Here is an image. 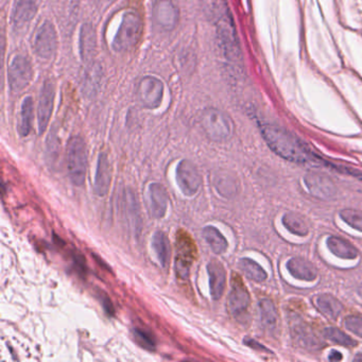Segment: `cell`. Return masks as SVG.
<instances>
[{
  "label": "cell",
  "instance_id": "1",
  "mask_svg": "<svg viewBox=\"0 0 362 362\" xmlns=\"http://www.w3.org/2000/svg\"><path fill=\"white\" fill-rule=\"evenodd\" d=\"M262 137L267 145L284 159L297 163H320L319 157L302 143L301 140L287 131L272 124H260Z\"/></svg>",
  "mask_w": 362,
  "mask_h": 362
},
{
  "label": "cell",
  "instance_id": "2",
  "mask_svg": "<svg viewBox=\"0 0 362 362\" xmlns=\"http://www.w3.org/2000/svg\"><path fill=\"white\" fill-rule=\"evenodd\" d=\"M144 23L135 10H128L122 16L120 29L115 35L112 48L116 52H128L134 49L143 38Z\"/></svg>",
  "mask_w": 362,
  "mask_h": 362
},
{
  "label": "cell",
  "instance_id": "3",
  "mask_svg": "<svg viewBox=\"0 0 362 362\" xmlns=\"http://www.w3.org/2000/svg\"><path fill=\"white\" fill-rule=\"evenodd\" d=\"M200 124L205 135L213 142H225L234 133L233 120L219 109H205L202 112Z\"/></svg>",
  "mask_w": 362,
  "mask_h": 362
},
{
  "label": "cell",
  "instance_id": "4",
  "mask_svg": "<svg viewBox=\"0 0 362 362\" xmlns=\"http://www.w3.org/2000/svg\"><path fill=\"white\" fill-rule=\"evenodd\" d=\"M67 170L70 181L76 186H82L87 180V150L84 139L73 136L67 144Z\"/></svg>",
  "mask_w": 362,
  "mask_h": 362
},
{
  "label": "cell",
  "instance_id": "5",
  "mask_svg": "<svg viewBox=\"0 0 362 362\" xmlns=\"http://www.w3.org/2000/svg\"><path fill=\"white\" fill-rule=\"evenodd\" d=\"M217 38L220 50L229 63L236 65L240 61V50L236 32L231 21L227 17H222L217 23Z\"/></svg>",
  "mask_w": 362,
  "mask_h": 362
},
{
  "label": "cell",
  "instance_id": "6",
  "mask_svg": "<svg viewBox=\"0 0 362 362\" xmlns=\"http://www.w3.org/2000/svg\"><path fill=\"white\" fill-rule=\"evenodd\" d=\"M33 79V68L30 60L23 54L12 58L8 69V81L12 93H21L26 89Z\"/></svg>",
  "mask_w": 362,
  "mask_h": 362
},
{
  "label": "cell",
  "instance_id": "7",
  "mask_svg": "<svg viewBox=\"0 0 362 362\" xmlns=\"http://www.w3.org/2000/svg\"><path fill=\"white\" fill-rule=\"evenodd\" d=\"M32 48L35 54L45 60H50L58 49V34L54 23L45 21L41 23L33 36Z\"/></svg>",
  "mask_w": 362,
  "mask_h": 362
},
{
  "label": "cell",
  "instance_id": "8",
  "mask_svg": "<svg viewBox=\"0 0 362 362\" xmlns=\"http://www.w3.org/2000/svg\"><path fill=\"white\" fill-rule=\"evenodd\" d=\"M138 101L144 108L155 110L161 104L163 98V84L159 78L146 76L138 82L136 89Z\"/></svg>",
  "mask_w": 362,
  "mask_h": 362
},
{
  "label": "cell",
  "instance_id": "9",
  "mask_svg": "<svg viewBox=\"0 0 362 362\" xmlns=\"http://www.w3.org/2000/svg\"><path fill=\"white\" fill-rule=\"evenodd\" d=\"M175 178L185 196H194L201 187V174L199 172L196 165L187 159H183L179 163L175 170Z\"/></svg>",
  "mask_w": 362,
  "mask_h": 362
},
{
  "label": "cell",
  "instance_id": "10",
  "mask_svg": "<svg viewBox=\"0 0 362 362\" xmlns=\"http://www.w3.org/2000/svg\"><path fill=\"white\" fill-rule=\"evenodd\" d=\"M152 19L161 30L172 31L180 21V10L172 0H157L152 7Z\"/></svg>",
  "mask_w": 362,
  "mask_h": 362
},
{
  "label": "cell",
  "instance_id": "11",
  "mask_svg": "<svg viewBox=\"0 0 362 362\" xmlns=\"http://www.w3.org/2000/svg\"><path fill=\"white\" fill-rule=\"evenodd\" d=\"M54 96L56 89L52 80H46L41 91L40 99L38 105V133L43 134L46 131L47 126L49 124L54 110Z\"/></svg>",
  "mask_w": 362,
  "mask_h": 362
},
{
  "label": "cell",
  "instance_id": "12",
  "mask_svg": "<svg viewBox=\"0 0 362 362\" xmlns=\"http://www.w3.org/2000/svg\"><path fill=\"white\" fill-rule=\"evenodd\" d=\"M304 182L308 188L309 192L315 198L327 200L336 194V186L332 179L328 178L327 175L309 172L304 177Z\"/></svg>",
  "mask_w": 362,
  "mask_h": 362
},
{
  "label": "cell",
  "instance_id": "13",
  "mask_svg": "<svg viewBox=\"0 0 362 362\" xmlns=\"http://www.w3.org/2000/svg\"><path fill=\"white\" fill-rule=\"evenodd\" d=\"M250 302L248 290L245 289L240 280L238 278L233 280L229 297V309L231 315L236 319H240L248 311Z\"/></svg>",
  "mask_w": 362,
  "mask_h": 362
},
{
  "label": "cell",
  "instance_id": "14",
  "mask_svg": "<svg viewBox=\"0 0 362 362\" xmlns=\"http://www.w3.org/2000/svg\"><path fill=\"white\" fill-rule=\"evenodd\" d=\"M84 75L82 78V93L87 98H93L100 91L102 84L103 70L98 62L87 64Z\"/></svg>",
  "mask_w": 362,
  "mask_h": 362
},
{
  "label": "cell",
  "instance_id": "15",
  "mask_svg": "<svg viewBox=\"0 0 362 362\" xmlns=\"http://www.w3.org/2000/svg\"><path fill=\"white\" fill-rule=\"evenodd\" d=\"M112 182V167L108 155L101 152L97 163L96 175L93 181V192L99 196L108 194Z\"/></svg>",
  "mask_w": 362,
  "mask_h": 362
},
{
  "label": "cell",
  "instance_id": "16",
  "mask_svg": "<svg viewBox=\"0 0 362 362\" xmlns=\"http://www.w3.org/2000/svg\"><path fill=\"white\" fill-rule=\"evenodd\" d=\"M148 192L152 217L161 219L165 217L168 210V194L166 190L159 183H151Z\"/></svg>",
  "mask_w": 362,
  "mask_h": 362
},
{
  "label": "cell",
  "instance_id": "17",
  "mask_svg": "<svg viewBox=\"0 0 362 362\" xmlns=\"http://www.w3.org/2000/svg\"><path fill=\"white\" fill-rule=\"evenodd\" d=\"M210 278V290L212 299L218 301L221 299L227 285V272L221 262L214 260L207 264Z\"/></svg>",
  "mask_w": 362,
  "mask_h": 362
},
{
  "label": "cell",
  "instance_id": "18",
  "mask_svg": "<svg viewBox=\"0 0 362 362\" xmlns=\"http://www.w3.org/2000/svg\"><path fill=\"white\" fill-rule=\"evenodd\" d=\"M79 48L82 61L87 64L93 62L97 50V35L91 23H84L81 27Z\"/></svg>",
  "mask_w": 362,
  "mask_h": 362
},
{
  "label": "cell",
  "instance_id": "19",
  "mask_svg": "<svg viewBox=\"0 0 362 362\" xmlns=\"http://www.w3.org/2000/svg\"><path fill=\"white\" fill-rule=\"evenodd\" d=\"M291 332L295 342L302 348L315 350L323 346L320 338L311 330V327L301 321L291 325Z\"/></svg>",
  "mask_w": 362,
  "mask_h": 362
},
{
  "label": "cell",
  "instance_id": "20",
  "mask_svg": "<svg viewBox=\"0 0 362 362\" xmlns=\"http://www.w3.org/2000/svg\"><path fill=\"white\" fill-rule=\"evenodd\" d=\"M38 0H17L12 12V21L17 28L27 26L38 12Z\"/></svg>",
  "mask_w": 362,
  "mask_h": 362
},
{
  "label": "cell",
  "instance_id": "21",
  "mask_svg": "<svg viewBox=\"0 0 362 362\" xmlns=\"http://www.w3.org/2000/svg\"><path fill=\"white\" fill-rule=\"evenodd\" d=\"M289 273L297 280H315L318 276V270L313 266V262H308L302 257H293L287 262Z\"/></svg>",
  "mask_w": 362,
  "mask_h": 362
},
{
  "label": "cell",
  "instance_id": "22",
  "mask_svg": "<svg viewBox=\"0 0 362 362\" xmlns=\"http://www.w3.org/2000/svg\"><path fill=\"white\" fill-rule=\"evenodd\" d=\"M152 248L155 250V256L159 264L163 269H167L170 264L171 248L168 237L161 231H155L152 237Z\"/></svg>",
  "mask_w": 362,
  "mask_h": 362
},
{
  "label": "cell",
  "instance_id": "23",
  "mask_svg": "<svg viewBox=\"0 0 362 362\" xmlns=\"http://www.w3.org/2000/svg\"><path fill=\"white\" fill-rule=\"evenodd\" d=\"M34 104L32 97H26L21 104V116H19L17 131L21 137H27L32 130L33 115H34Z\"/></svg>",
  "mask_w": 362,
  "mask_h": 362
},
{
  "label": "cell",
  "instance_id": "24",
  "mask_svg": "<svg viewBox=\"0 0 362 362\" xmlns=\"http://www.w3.org/2000/svg\"><path fill=\"white\" fill-rule=\"evenodd\" d=\"M315 304L319 310L330 320H336L343 310V305L330 295H319Z\"/></svg>",
  "mask_w": 362,
  "mask_h": 362
},
{
  "label": "cell",
  "instance_id": "25",
  "mask_svg": "<svg viewBox=\"0 0 362 362\" xmlns=\"http://www.w3.org/2000/svg\"><path fill=\"white\" fill-rule=\"evenodd\" d=\"M327 247L330 249V252L344 260H354L358 256L357 249L350 245L348 241L343 240L339 237L330 236L327 239Z\"/></svg>",
  "mask_w": 362,
  "mask_h": 362
},
{
  "label": "cell",
  "instance_id": "26",
  "mask_svg": "<svg viewBox=\"0 0 362 362\" xmlns=\"http://www.w3.org/2000/svg\"><path fill=\"white\" fill-rule=\"evenodd\" d=\"M260 308L262 326L266 328L267 332H275L278 323V313L273 302L267 299H262Z\"/></svg>",
  "mask_w": 362,
  "mask_h": 362
},
{
  "label": "cell",
  "instance_id": "27",
  "mask_svg": "<svg viewBox=\"0 0 362 362\" xmlns=\"http://www.w3.org/2000/svg\"><path fill=\"white\" fill-rule=\"evenodd\" d=\"M202 234H203V238L205 239L206 242L210 245V248L216 254H222V253H225L227 250V239L220 233L217 227H213V225H208V227H204Z\"/></svg>",
  "mask_w": 362,
  "mask_h": 362
},
{
  "label": "cell",
  "instance_id": "28",
  "mask_svg": "<svg viewBox=\"0 0 362 362\" xmlns=\"http://www.w3.org/2000/svg\"><path fill=\"white\" fill-rule=\"evenodd\" d=\"M283 225L290 233L297 236H306L309 233V227L306 221L302 216L295 213H287L283 217Z\"/></svg>",
  "mask_w": 362,
  "mask_h": 362
},
{
  "label": "cell",
  "instance_id": "29",
  "mask_svg": "<svg viewBox=\"0 0 362 362\" xmlns=\"http://www.w3.org/2000/svg\"><path fill=\"white\" fill-rule=\"evenodd\" d=\"M239 268L249 280H254L256 283H262L268 276L264 269L250 258H242L239 262Z\"/></svg>",
  "mask_w": 362,
  "mask_h": 362
},
{
  "label": "cell",
  "instance_id": "30",
  "mask_svg": "<svg viewBox=\"0 0 362 362\" xmlns=\"http://www.w3.org/2000/svg\"><path fill=\"white\" fill-rule=\"evenodd\" d=\"M126 217H128L130 225L133 227L134 231L138 233L140 229V216H139V207H138L137 198L133 192H126Z\"/></svg>",
  "mask_w": 362,
  "mask_h": 362
},
{
  "label": "cell",
  "instance_id": "31",
  "mask_svg": "<svg viewBox=\"0 0 362 362\" xmlns=\"http://www.w3.org/2000/svg\"><path fill=\"white\" fill-rule=\"evenodd\" d=\"M325 337H326L330 341L335 342V343L340 344V346H346V348H354L357 344V342L353 339L348 337V335L344 334L341 330L338 328H326L324 330Z\"/></svg>",
  "mask_w": 362,
  "mask_h": 362
},
{
  "label": "cell",
  "instance_id": "32",
  "mask_svg": "<svg viewBox=\"0 0 362 362\" xmlns=\"http://www.w3.org/2000/svg\"><path fill=\"white\" fill-rule=\"evenodd\" d=\"M340 217L350 227L362 231V212L357 210H343L340 212Z\"/></svg>",
  "mask_w": 362,
  "mask_h": 362
},
{
  "label": "cell",
  "instance_id": "33",
  "mask_svg": "<svg viewBox=\"0 0 362 362\" xmlns=\"http://www.w3.org/2000/svg\"><path fill=\"white\" fill-rule=\"evenodd\" d=\"M134 338H135L137 343L139 344L142 348L145 350L153 352L155 350V338L150 334L147 330H142V328H134L133 330Z\"/></svg>",
  "mask_w": 362,
  "mask_h": 362
},
{
  "label": "cell",
  "instance_id": "34",
  "mask_svg": "<svg viewBox=\"0 0 362 362\" xmlns=\"http://www.w3.org/2000/svg\"><path fill=\"white\" fill-rule=\"evenodd\" d=\"M344 325L350 332L362 338V318L356 315H350L344 321Z\"/></svg>",
  "mask_w": 362,
  "mask_h": 362
},
{
  "label": "cell",
  "instance_id": "35",
  "mask_svg": "<svg viewBox=\"0 0 362 362\" xmlns=\"http://www.w3.org/2000/svg\"><path fill=\"white\" fill-rule=\"evenodd\" d=\"M100 301L105 313H108L110 317H113L115 315L114 306H113L110 297L105 295L104 292L100 293Z\"/></svg>",
  "mask_w": 362,
  "mask_h": 362
},
{
  "label": "cell",
  "instance_id": "36",
  "mask_svg": "<svg viewBox=\"0 0 362 362\" xmlns=\"http://www.w3.org/2000/svg\"><path fill=\"white\" fill-rule=\"evenodd\" d=\"M245 346H250V348H253V350H262V352H267V353H269L268 348H264L262 344L258 343V342L255 341V340H253V339L245 338Z\"/></svg>",
  "mask_w": 362,
  "mask_h": 362
},
{
  "label": "cell",
  "instance_id": "37",
  "mask_svg": "<svg viewBox=\"0 0 362 362\" xmlns=\"http://www.w3.org/2000/svg\"><path fill=\"white\" fill-rule=\"evenodd\" d=\"M341 359L342 355L339 352H332V354L330 355V361H340Z\"/></svg>",
  "mask_w": 362,
  "mask_h": 362
},
{
  "label": "cell",
  "instance_id": "38",
  "mask_svg": "<svg viewBox=\"0 0 362 362\" xmlns=\"http://www.w3.org/2000/svg\"><path fill=\"white\" fill-rule=\"evenodd\" d=\"M355 360H362V354H359V355L355 358Z\"/></svg>",
  "mask_w": 362,
  "mask_h": 362
},
{
  "label": "cell",
  "instance_id": "39",
  "mask_svg": "<svg viewBox=\"0 0 362 362\" xmlns=\"http://www.w3.org/2000/svg\"><path fill=\"white\" fill-rule=\"evenodd\" d=\"M358 178H359L360 180H362V174H360L359 177H358Z\"/></svg>",
  "mask_w": 362,
  "mask_h": 362
},
{
  "label": "cell",
  "instance_id": "40",
  "mask_svg": "<svg viewBox=\"0 0 362 362\" xmlns=\"http://www.w3.org/2000/svg\"><path fill=\"white\" fill-rule=\"evenodd\" d=\"M108 1H115V0H108Z\"/></svg>",
  "mask_w": 362,
  "mask_h": 362
}]
</instances>
